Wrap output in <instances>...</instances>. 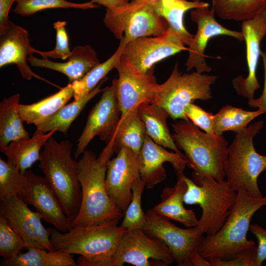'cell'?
Wrapping results in <instances>:
<instances>
[{"mask_svg": "<svg viewBox=\"0 0 266 266\" xmlns=\"http://www.w3.org/2000/svg\"><path fill=\"white\" fill-rule=\"evenodd\" d=\"M249 229L258 241L256 266H263L266 260V229L256 224L250 225Z\"/></svg>", "mask_w": 266, "mask_h": 266, "instance_id": "obj_42", "label": "cell"}, {"mask_svg": "<svg viewBox=\"0 0 266 266\" xmlns=\"http://www.w3.org/2000/svg\"><path fill=\"white\" fill-rule=\"evenodd\" d=\"M24 179V173L8 161L0 159V200L18 196Z\"/></svg>", "mask_w": 266, "mask_h": 266, "instance_id": "obj_37", "label": "cell"}, {"mask_svg": "<svg viewBox=\"0 0 266 266\" xmlns=\"http://www.w3.org/2000/svg\"><path fill=\"white\" fill-rule=\"evenodd\" d=\"M145 213L144 232L165 243L177 266H192V257L199 252L204 237L198 226L182 229L155 213L151 209Z\"/></svg>", "mask_w": 266, "mask_h": 266, "instance_id": "obj_10", "label": "cell"}, {"mask_svg": "<svg viewBox=\"0 0 266 266\" xmlns=\"http://www.w3.org/2000/svg\"><path fill=\"white\" fill-rule=\"evenodd\" d=\"M107 162L105 186L108 196L125 214L132 200V186L140 177L139 154L123 147Z\"/></svg>", "mask_w": 266, "mask_h": 266, "instance_id": "obj_18", "label": "cell"}, {"mask_svg": "<svg viewBox=\"0 0 266 266\" xmlns=\"http://www.w3.org/2000/svg\"><path fill=\"white\" fill-rule=\"evenodd\" d=\"M217 78L197 71L182 74L176 64L166 81L159 84L152 103L165 109L174 121L188 120L184 113L185 106L197 100L205 101L211 99V86Z\"/></svg>", "mask_w": 266, "mask_h": 266, "instance_id": "obj_8", "label": "cell"}, {"mask_svg": "<svg viewBox=\"0 0 266 266\" xmlns=\"http://www.w3.org/2000/svg\"><path fill=\"white\" fill-rule=\"evenodd\" d=\"M172 127L174 142L183 151L187 165L194 170L193 181L205 177L224 180L229 146L223 135L202 132L190 120L175 121Z\"/></svg>", "mask_w": 266, "mask_h": 266, "instance_id": "obj_2", "label": "cell"}, {"mask_svg": "<svg viewBox=\"0 0 266 266\" xmlns=\"http://www.w3.org/2000/svg\"><path fill=\"white\" fill-rule=\"evenodd\" d=\"M139 160L140 177L148 189H153L166 179L164 163L169 162L172 165L177 177L184 174L187 165L183 154L168 151L155 143L146 133L139 153Z\"/></svg>", "mask_w": 266, "mask_h": 266, "instance_id": "obj_20", "label": "cell"}, {"mask_svg": "<svg viewBox=\"0 0 266 266\" xmlns=\"http://www.w3.org/2000/svg\"><path fill=\"white\" fill-rule=\"evenodd\" d=\"M180 176L187 184L184 202L198 204L201 208L198 227L206 235L215 233L228 217L235 202L237 192L230 187L226 180L217 181L205 177L194 181L184 174Z\"/></svg>", "mask_w": 266, "mask_h": 266, "instance_id": "obj_7", "label": "cell"}, {"mask_svg": "<svg viewBox=\"0 0 266 266\" xmlns=\"http://www.w3.org/2000/svg\"><path fill=\"white\" fill-rule=\"evenodd\" d=\"M103 23L116 38L124 36L125 45L139 37L162 35L169 28L151 1L144 0H128L116 8L106 9Z\"/></svg>", "mask_w": 266, "mask_h": 266, "instance_id": "obj_9", "label": "cell"}, {"mask_svg": "<svg viewBox=\"0 0 266 266\" xmlns=\"http://www.w3.org/2000/svg\"><path fill=\"white\" fill-rule=\"evenodd\" d=\"M20 94L4 98L0 103V151L13 141L30 138L19 112Z\"/></svg>", "mask_w": 266, "mask_h": 266, "instance_id": "obj_29", "label": "cell"}, {"mask_svg": "<svg viewBox=\"0 0 266 266\" xmlns=\"http://www.w3.org/2000/svg\"><path fill=\"white\" fill-rule=\"evenodd\" d=\"M17 5L13 11L23 16H30L48 8H74L83 10L97 7L91 1L76 3L66 0H15Z\"/></svg>", "mask_w": 266, "mask_h": 266, "instance_id": "obj_36", "label": "cell"}, {"mask_svg": "<svg viewBox=\"0 0 266 266\" xmlns=\"http://www.w3.org/2000/svg\"><path fill=\"white\" fill-rule=\"evenodd\" d=\"M78 161V178L81 188V203L72 227L99 225L120 220L124 213L112 201L105 186L107 162L85 150Z\"/></svg>", "mask_w": 266, "mask_h": 266, "instance_id": "obj_4", "label": "cell"}, {"mask_svg": "<svg viewBox=\"0 0 266 266\" xmlns=\"http://www.w3.org/2000/svg\"><path fill=\"white\" fill-rule=\"evenodd\" d=\"M66 22L58 21L53 24L56 32V46L52 50L41 51L36 49L35 53L40 55L43 59L52 58L66 60L71 55L69 47L68 37L66 29Z\"/></svg>", "mask_w": 266, "mask_h": 266, "instance_id": "obj_39", "label": "cell"}, {"mask_svg": "<svg viewBox=\"0 0 266 266\" xmlns=\"http://www.w3.org/2000/svg\"><path fill=\"white\" fill-rule=\"evenodd\" d=\"M215 14L223 20L244 22L266 9V0H212Z\"/></svg>", "mask_w": 266, "mask_h": 266, "instance_id": "obj_32", "label": "cell"}, {"mask_svg": "<svg viewBox=\"0 0 266 266\" xmlns=\"http://www.w3.org/2000/svg\"><path fill=\"white\" fill-rule=\"evenodd\" d=\"M55 132L53 130L46 133H33L32 138L13 141L0 152L5 155L7 161L24 173L39 160L40 149Z\"/></svg>", "mask_w": 266, "mask_h": 266, "instance_id": "obj_28", "label": "cell"}, {"mask_svg": "<svg viewBox=\"0 0 266 266\" xmlns=\"http://www.w3.org/2000/svg\"><path fill=\"white\" fill-rule=\"evenodd\" d=\"M129 0H91L93 3H97L106 7V9H113L121 6Z\"/></svg>", "mask_w": 266, "mask_h": 266, "instance_id": "obj_45", "label": "cell"}, {"mask_svg": "<svg viewBox=\"0 0 266 266\" xmlns=\"http://www.w3.org/2000/svg\"><path fill=\"white\" fill-rule=\"evenodd\" d=\"M116 69L119 74L117 90L121 117L143 103L153 102L159 85L154 75V67L146 73H141L122 54Z\"/></svg>", "mask_w": 266, "mask_h": 266, "instance_id": "obj_13", "label": "cell"}, {"mask_svg": "<svg viewBox=\"0 0 266 266\" xmlns=\"http://www.w3.org/2000/svg\"><path fill=\"white\" fill-rule=\"evenodd\" d=\"M145 187V182L140 177L133 182L132 200L124 214V218L120 227L127 230L143 229L146 218L141 207V196Z\"/></svg>", "mask_w": 266, "mask_h": 266, "instance_id": "obj_35", "label": "cell"}, {"mask_svg": "<svg viewBox=\"0 0 266 266\" xmlns=\"http://www.w3.org/2000/svg\"><path fill=\"white\" fill-rule=\"evenodd\" d=\"M28 60L32 66L47 68L62 73L67 76L71 83L81 79L100 63L96 52L90 45L75 46L68 60L65 63L39 59L32 55L28 57Z\"/></svg>", "mask_w": 266, "mask_h": 266, "instance_id": "obj_23", "label": "cell"}, {"mask_svg": "<svg viewBox=\"0 0 266 266\" xmlns=\"http://www.w3.org/2000/svg\"><path fill=\"white\" fill-rule=\"evenodd\" d=\"M103 78L101 82L91 92L82 97L78 100L63 106L56 114L42 124L36 127L34 133H46L55 130L66 135L72 123L78 117L88 102L103 89L100 88Z\"/></svg>", "mask_w": 266, "mask_h": 266, "instance_id": "obj_31", "label": "cell"}, {"mask_svg": "<svg viewBox=\"0 0 266 266\" xmlns=\"http://www.w3.org/2000/svg\"><path fill=\"white\" fill-rule=\"evenodd\" d=\"M28 251L11 259H3L0 266H77L72 255L64 251H48L28 246Z\"/></svg>", "mask_w": 266, "mask_h": 266, "instance_id": "obj_30", "label": "cell"}, {"mask_svg": "<svg viewBox=\"0 0 266 266\" xmlns=\"http://www.w3.org/2000/svg\"><path fill=\"white\" fill-rule=\"evenodd\" d=\"M125 45L123 36L117 50L108 59L93 67L81 79L72 83L74 100H79L93 91L111 70L116 68Z\"/></svg>", "mask_w": 266, "mask_h": 266, "instance_id": "obj_34", "label": "cell"}, {"mask_svg": "<svg viewBox=\"0 0 266 266\" xmlns=\"http://www.w3.org/2000/svg\"><path fill=\"white\" fill-rule=\"evenodd\" d=\"M155 11L167 22L172 30L185 45L189 46L194 36L186 29L183 24L186 11L193 9L209 6L208 3L188 0H157L151 1Z\"/></svg>", "mask_w": 266, "mask_h": 266, "instance_id": "obj_25", "label": "cell"}, {"mask_svg": "<svg viewBox=\"0 0 266 266\" xmlns=\"http://www.w3.org/2000/svg\"><path fill=\"white\" fill-rule=\"evenodd\" d=\"M72 147L69 140L58 142L52 136L44 145L39 160V167L71 221L79 212L82 197L78 163L71 157Z\"/></svg>", "mask_w": 266, "mask_h": 266, "instance_id": "obj_5", "label": "cell"}, {"mask_svg": "<svg viewBox=\"0 0 266 266\" xmlns=\"http://www.w3.org/2000/svg\"><path fill=\"white\" fill-rule=\"evenodd\" d=\"M184 50H188V48L168 28L162 35L131 41L125 45L122 55L136 70L146 73L156 63Z\"/></svg>", "mask_w": 266, "mask_h": 266, "instance_id": "obj_14", "label": "cell"}, {"mask_svg": "<svg viewBox=\"0 0 266 266\" xmlns=\"http://www.w3.org/2000/svg\"><path fill=\"white\" fill-rule=\"evenodd\" d=\"M265 113L259 109L250 111L227 105L213 115L214 133L217 136L222 135L226 131L240 133L246 129L252 120Z\"/></svg>", "mask_w": 266, "mask_h": 266, "instance_id": "obj_33", "label": "cell"}, {"mask_svg": "<svg viewBox=\"0 0 266 266\" xmlns=\"http://www.w3.org/2000/svg\"><path fill=\"white\" fill-rule=\"evenodd\" d=\"M24 248L26 244L24 240L0 215V255L3 259H11L21 253Z\"/></svg>", "mask_w": 266, "mask_h": 266, "instance_id": "obj_38", "label": "cell"}, {"mask_svg": "<svg viewBox=\"0 0 266 266\" xmlns=\"http://www.w3.org/2000/svg\"><path fill=\"white\" fill-rule=\"evenodd\" d=\"M144 0L152 1L157 0ZM188 0L195 1H200V0Z\"/></svg>", "mask_w": 266, "mask_h": 266, "instance_id": "obj_47", "label": "cell"}, {"mask_svg": "<svg viewBox=\"0 0 266 266\" xmlns=\"http://www.w3.org/2000/svg\"><path fill=\"white\" fill-rule=\"evenodd\" d=\"M137 111L145 125L146 133L155 143L183 154L169 132L166 121L170 116L165 109L153 103H143L139 105Z\"/></svg>", "mask_w": 266, "mask_h": 266, "instance_id": "obj_27", "label": "cell"}, {"mask_svg": "<svg viewBox=\"0 0 266 266\" xmlns=\"http://www.w3.org/2000/svg\"><path fill=\"white\" fill-rule=\"evenodd\" d=\"M262 58L264 69V86L262 95L259 98L248 100V104L250 107L258 108V109L266 113V52L262 51Z\"/></svg>", "mask_w": 266, "mask_h": 266, "instance_id": "obj_43", "label": "cell"}, {"mask_svg": "<svg viewBox=\"0 0 266 266\" xmlns=\"http://www.w3.org/2000/svg\"><path fill=\"white\" fill-rule=\"evenodd\" d=\"M15 0H0V28L3 27L9 20V11Z\"/></svg>", "mask_w": 266, "mask_h": 266, "instance_id": "obj_44", "label": "cell"}, {"mask_svg": "<svg viewBox=\"0 0 266 266\" xmlns=\"http://www.w3.org/2000/svg\"></svg>", "mask_w": 266, "mask_h": 266, "instance_id": "obj_48", "label": "cell"}, {"mask_svg": "<svg viewBox=\"0 0 266 266\" xmlns=\"http://www.w3.org/2000/svg\"><path fill=\"white\" fill-rule=\"evenodd\" d=\"M191 20L197 24V31L189 46V56L185 66L188 71L195 68L200 73L209 72L211 68L207 64L204 52L209 40L217 35L234 37L239 41H244L241 32L231 30L220 24L215 18L213 8L202 6L192 9Z\"/></svg>", "mask_w": 266, "mask_h": 266, "instance_id": "obj_17", "label": "cell"}, {"mask_svg": "<svg viewBox=\"0 0 266 266\" xmlns=\"http://www.w3.org/2000/svg\"><path fill=\"white\" fill-rule=\"evenodd\" d=\"M145 134V125L138 114L137 108L133 109L120 118L99 157L107 162L114 152L117 154L123 147L139 154Z\"/></svg>", "mask_w": 266, "mask_h": 266, "instance_id": "obj_22", "label": "cell"}, {"mask_svg": "<svg viewBox=\"0 0 266 266\" xmlns=\"http://www.w3.org/2000/svg\"><path fill=\"white\" fill-rule=\"evenodd\" d=\"M30 44L28 32L9 20L0 28V67L15 64L22 77L30 80L33 77L47 81L34 73L27 64L28 56L35 53Z\"/></svg>", "mask_w": 266, "mask_h": 266, "instance_id": "obj_21", "label": "cell"}, {"mask_svg": "<svg viewBox=\"0 0 266 266\" xmlns=\"http://www.w3.org/2000/svg\"><path fill=\"white\" fill-rule=\"evenodd\" d=\"M73 97L72 83H69L56 93L30 104H19L23 122L37 127L50 118Z\"/></svg>", "mask_w": 266, "mask_h": 266, "instance_id": "obj_26", "label": "cell"}, {"mask_svg": "<svg viewBox=\"0 0 266 266\" xmlns=\"http://www.w3.org/2000/svg\"><path fill=\"white\" fill-rule=\"evenodd\" d=\"M177 181L173 187H166L161 194V202L151 209L166 219L183 224L186 227L197 226L199 219L192 209L185 208L184 195L187 184L181 176L177 177Z\"/></svg>", "mask_w": 266, "mask_h": 266, "instance_id": "obj_24", "label": "cell"}, {"mask_svg": "<svg viewBox=\"0 0 266 266\" xmlns=\"http://www.w3.org/2000/svg\"><path fill=\"white\" fill-rule=\"evenodd\" d=\"M266 205V196L252 197L242 188L237 191L235 202L225 223L215 233L204 236L199 253L206 259L228 260L256 246L247 234L254 214Z\"/></svg>", "mask_w": 266, "mask_h": 266, "instance_id": "obj_3", "label": "cell"}, {"mask_svg": "<svg viewBox=\"0 0 266 266\" xmlns=\"http://www.w3.org/2000/svg\"><path fill=\"white\" fill-rule=\"evenodd\" d=\"M191 262L192 266H211L210 262L202 257L199 252L193 255Z\"/></svg>", "mask_w": 266, "mask_h": 266, "instance_id": "obj_46", "label": "cell"}, {"mask_svg": "<svg viewBox=\"0 0 266 266\" xmlns=\"http://www.w3.org/2000/svg\"><path fill=\"white\" fill-rule=\"evenodd\" d=\"M241 33L246 44L248 75H241L232 80L237 94L248 100L254 98L255 91L261 88L257 78L258 62L261 56V42L266 35V9L252 19L242 23Z\"/></svg>", "mask_w": 266, "mask_h": 266, "instance_id": "obj_19", "label": "cell"}, {"mask_svg": "<svg viewBox=\"0 0 266 266\" xmlns=\"http://www.w3.org/2000/svg\"><path fill=\"white\" fill-rule=\"evenodd\" d=\"M0 200V215L22 238L26 248L33 246L55 251L50 239L53 229L44 228L39 213L31 210L18 196Z\"/></svg>", "mask_w": 266, "mask_h": 266, "instance_id": "obj_12", "label": "cell"}, {"mask_svg": "<svg viewBox=\"0 0 266 266\" xmlns=\"http://www.w3.org/2000/svg\"><path fill=\"white\" fill-rule=\"evenodd\" d=\"M257 246L238 253L228 260L213 259L208 260L211 266H256Z\"/></svg>", "mask_w": 266, "mask_h": 266, "instance_id": "obj_41", "label": "cell"}, {"mask_svg": "<svg viewBox=\"0 0 266 266\" xmlns=\"http://www.w3.org/2000/svg\"><path fill=\"white\" fill-rule=\"evenodd\" d=\"M18 194L27 204L33 206L42 219L54 226L57 230L66 232L72 228V221L64 212L61 204L47 179L28 169Z\"/></svg>", "mask_w": 266, "mask_h": 266, "instance_id": "obj_15", "label": "cell"}, {"mask_svg": "<svg viewBox=\"0 0 266 266\" xmlns=\"http://www.w3.org/2000/svg\"><path fill=\"white\" fill-rule=\"evenodd\" d=\"M121 115L117 90V79L105 88L99 101L88 115L86 126L78 139L75 158L83 154L91 140L98 135L106 143L120 119Z\"/></svg>", "mask_w": 266, "mask_h": 266, "instance_id": "obj_16", "label": "cell"}, {"mask_svg": "<svg viewBox=\"0 0 266 266\" xmlns=\"http://www.w3.org/2000/svg\"><path fill=\"white\" fill-rule=\"evenodd\" d=\"M115 220L66 232L53 229L50 239L55 250L78 254L77 266H111L112 257L122 235L127 231Z\"/></svg>", "mask_w": 266, "mask_h": 266, "instance_id": "obj_1", "label": "cell"}, {"mask_svg": "<svg viewBox=\"0 0 266 266\" xmlns=\"http://www.w3.org/2000/svg\"><path fill=\"white\" fill-rule=\"evenodd\" d=\"M260 121L249 125L245 130L235 134L228 146V156L224 166L226 182L237 192L243 188L251 197H263L258 178L266 170V156L256 151L253 138L263 127Z\"/></svg>", "mask_w": 266, "mask_h": 266, "instance_id": "obj_6", "label": "cell"}, {"mask_svg": "<svg viewBox=\"0 0 266 266\" xmlns=\"http://www.w3.org/2000/svg\"><path fill=\"white\" fill-rule=\"evenodd\" d=\"M184 113L187 118L200 129L212 136H216L213 129L214 115L212 113L206 112L194 103L185 106Z\"/></svg>", "mask_w": 266, "mask_h": 266, "instance_id": "obj_40", "label": "cell"}, {"mask_svg": "<svg viewBox=\"0 0 266 266\" xmlns=\"http://www.w3.org/2000/svg\"><path fill=\"white\" fill-rule=\"evenodd\" d=\"M150 259L165 266L174 262L170 250L160 239L148 235L142 229L127 230L122 236L112 257L111 266L125 263L135 266H150Z\"/></svg>", "mask_w": 266, "mask_h": 266, "instance_id": "obj_11", "label": "cell"}]
</instances>
